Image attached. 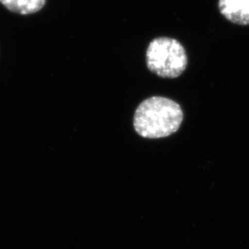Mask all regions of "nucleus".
<instances>
[{
    "instance_id": "f257e3e1",
    "label": "nucleus",
    "mask_w": 249,
    "mask_h": 249,
    "mask_svg": "<svg viewBox=\"0 0 249 249\" xmlns=\"http://www.w3.org/2000/svg\"><path fill=\"white\" fill-rule=\"evenodd\" d=\"M183 118V110L177 102L154 96L144 100L136 109L134 128L146 139L165 138L178 131Z\"/></svg>"
},
{
    "instance_id": "f03ea898",
    "label": "nucleus",
    "mask_w": 249,
    "mask_h": 249,
    "mask_svg": "<svg viewBox=\"0 0 249 249\" xmlns=\"http://www.w3.org/2000/svg\"><path fill=\"white\" fill-rule=\"evenodd\" d=\"M147 67L152 73L165 79H175L186 71L187 55L178 40L159 37L152 40L146 52Z\"/></svg>"
},
{
    "instance_id": "7ed1b4c3",
    "label": "nucleus",
    "mask_w": 249,
    "mask_h": 249,
    "mask_svg": "<svg viewBox=\"0 0 249 249\" xmlns=\"http://www.w3.org/2000/svg\"><path fill=\"white\" fill-rule=\"evenodd\" d=\"M219 9L232 23L249 25V0H219Z\"/></svg>"
},
{
    "instance_id": "20e7f679",
    "label": "nucleus",
    "mask_w": 249,
    "mask_h": 249,
    "mask_svg": "<svg viewBox=\"0 0 249 249\" xmlns=\"http://www.w3.org/2000/svg\"><path fill=\"white\" fill-rule=\"evenodd\" d=\"M6 9L18 15H31L45 8L46 0H0Z\"/></svg>"
}]
</instances>
